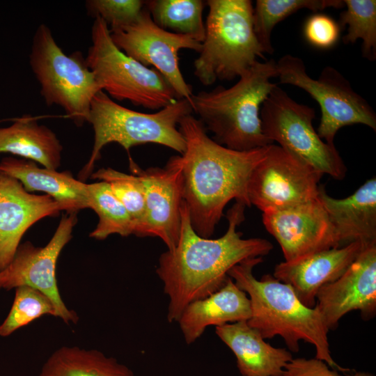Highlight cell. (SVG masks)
I'll return each mask as SVG.
<instances>
[{"label": "cell", "instance_id": "obj_1", "mask_svg": "<svg viewBox=\"0 0 376 376\" xmlns=\"http://www.w3.org/2000/svg\"><path fill=\"white\" fill-rule=\"evenodd\" d=\"M245 207L236 201L227 212V230L221 237L212 239L201 237L194 231L183 201L178 243L160 255L156 269L169 299L167 320L170 323L178 320L189 304L220 289L235 265L266 256L273 249L269 241L259 237L244 239L237 230L244 220Z\"/></svg>", "mask_w": 376, "mask_h": 376}, {"label": "cell", "instance_id": "obj_2", "mask_svg": "<svg viewBox=\"0 0 376 376\" xmlns=\"http://www.w3.org/2000/svg\"><path fill=\"white\" fill-rule=\"evenodd\" d=\"M178 129L185 141V150L180 155L183 201L194 231L209 238L228 202L235 199L251 206L249 179L265 157L268 146L246 151L225 147L211 139L191 114L180 121Z\"/></svg>", "mask_w": 376, "mask_h": 376}, {"label": "cell", "instance_id": "obj_3", "mask_svg": "<svg viewBox=\"0 0 376 376\" xmlns=\"http://www.w3.org/2000/svg\"><path fill=\"white\" fill-rule=\"evenodd\" d=\"M262 261V257L248 259L228 272V276L249 297L251 315L248 324L264 339L281 336L290 352H299L300 340L310 343L315 349L316 359L334 370L350 371L332 358L329 330L315 307L303 304L290 285L273 275L265 274L260 279L253 276V267Z\"/></svg>", "mask_w": 376, "mask_h": 376}, {"label": "cell", "instance_id": "obj_4", "mask_svg": "<svg viewBox=\"0 0 376 376\" xmlns=\"http://www.w3.org/2000/svg\"><path fill=\"white\" fill-rule=\"evenodd\" d=\"M276 62L256 61L230 88L219 86L191 97L192 111L213 139L228 148L246 151L272 144L264 135L260 110L276 84Z\"/></svg>", "mask_w": 376, "mask_h": 376}, {"label": "cell", "instance_id": "obj_5", "mask_svg": "<svg viewBox=\"0 0 376 376\" xmlns=\"http://www.w3.org/2000/svg\"><path fill=\"white\" fill-rule=\"evenodd\" d=\"M192 112L190 102L179 99L155 113H142L125 107L103 91H99L91 101L87 122L94 130V144L79 178L85 180L92 174L102 149L111 143L120 144L127 152L137 145L156 143L182 155L185 150V141L178 125Z\"/></svg>", "mask_w": 376, "mask_h": 376}, {"label": "cell", "instance_id": "obj_6", "mask_svg": "<svg viewBox=\"0 0 376 376\" xmlns=\"http://www.w3.org/2000/svg\"><path fill=\"white\" fill-rule=\"evenodd\" d=\"M205 35L194 73L204 86L230 81L248 70L263 50L253 29V7L249 0H207Z\"/></svg>", "mask_w": 376, "mask_h": 376}, {"label": "cell", "instance_id": "obj_7", "mask_svg": "<svg viewBox=\"0 0 376 376\" xmlns=\"http://www.w3.org/2000/svg\"><path fill=\"white\" fill-rule=\"evenodd\" d=\"M91 45L85 58L102 91L111 99L128 100L135 106L159 110L179 100L175 90L155 68L130 57L111 40L100 17L91 29Z\"/></svg>", "mask_w": 376, "mask_h": 376}, {"label": "cell", "instance_id": "obj_8", "mask_svg": "<svg viewBox=\"0 0 376 376\" xmlns=\"http://www.w3.org/2000/svg\"><path fill=\"white\" fill-rule=\"evenodd\" d=\"M29 63L46 104L61 107L78 127L88 122L91 101L102 90L82 54L67 55L41 24L33 37Z\"/></svg>", "mask_w": 376, "mask_h": 376}, {"label": "cell", "instance_id": "obj_9", "mask_svg": "<svg viewBox=\"0 0 376 376\" xmlns=\"http://www.w3.org/2000/svg\"><path fill=\"white\" fill-rule=\"evenodd\" d=\"M313 108L292 100L277 86L260 110L265 137L321 173L336 180L345 178L347 168L334 145L326 143L313 127Z\"/></svg>", "mask_w": 376, "mask_h": 376}, {"label": "cell", "instance_id": "obj_10", "mask_svg": "<svg viewBox=\"0 0 376 376\" xmlns=\"http://www.w3.org/2000/svg\"><path fill=\"white\" fill-rule=\"evenodd\" d=\"M276 69L281 84L297 86L318 102L321 119L317 132L326 143L334 145L337 132L345 126L363 124L376 130L373 109L334 68H324L318 78L313 79L301 58L285 54L276 63Z\"/></svg>", "mask_w": 376, "mask_h": 376}, {"label": "cell", "instance_id": "obj_11", "mask_svg": "<svg viewBox=\"0 0 376 376\" xmlns=\"http://www.w3.org/2000/svg\"><path fill=\"white\" fill-rule=\"evenodd\" d=\"M322 175L279 146L270 144L249 177V201L263 212L307 203L318 197Z\"/></svg>", "mask_w": 376, "mask_h": 376}, {"label": "cell", "instance_id": "obj_12", "mask_svg": "<svg viewBox=\"0 0 376 376\" xmlns=\"http://www.w3.org/2000/svg\"><path fill=\"white\" fill-rule=\"evenodd\" d=\"M110 35L118 48L143 65L153 66L171 85L178 98L186 99L191 104L192 87L180 71L178 52L188 49L199 53L201 42L159 27L146 6L134 23L110 31Z\"/></svg>", "mask_w": 376, "mask_h": 376}, {"label": "cell", "instance_id": "obj_13", "mask_svg": "<svg viewBox=\"0 0 376 376\" xmlns=\"http://www.w3.org/2000/svg\"><path fill=\"white\" fill-rule=\"evenodd\" d=\"M77 222V214L67 213L45 246H35L29 241L19 244L11 262L0 272V290H10L24 285L38 290L53 303L56 318L66 324H76L79 318L63 301L57 285L56 267L62 249L72 237Z\"/></svg>", "mask_w": 376, "mask_h": 376}, {"label": "cell", "instance_id": "obj_14", "mask_svg": "<svg viewBox=\"0 0 376 376\" xmlns=\"http://www.w3.org/2000/svg\"><path fill=\"white\" fill-rule=\"evenodd\" d=\"M132 173L141 179L146 197V221L142 237L161 239L173 249L177 244L181 226L183 202L182 161L180 155L169 158L163 168L141 169L130 157Z\"/></svg>", "mask_w": 376, "mask_h": 376}, {"label": "cell", "instance_id": "obj_15", "mask_svg": "<svg viewBox=\"0 0 376 376\" xmlns=\"http://www.w3.org/2000/svg\"><path fill=\"white\" fill-rule=\"evenodd\" d=\"M315 308L329 331L336 329L340 320L352 311H359L365 320L375 318L376 244L364 248L338 279L319 290Z\"/></svg>", "mask_w": 376, "mask_h": 376}, {"label": "cell", "instance_id": "obj_16", "mask_svg": "<svg viewBox=\"0 0 376 376\" xmlns=\"http://www.w3.org/2000/svg\"><path fill=\"white\" fill-rule=\"evenodd\" d=\"M263 223L281 246L285 261L340 247L319 197L291 207L263 212Z\"/></svg>", "mask_w": 376, "mask_h": 376}, {"label": "cell", "instance_id": "obj_17", "mask_svg": "<svg viewBox=\"0 0 376 376\" xmlns=\"http://www.w3.org/2000/svg\"><path fill=\"white\" fill-rule=\"evenodd\" d=\"M61 210L50 196L31 194L17 179L0 171V272L11 262L31 226Z\"/></svg>", "mask_w": 376, "mask_h": 376}, {"label": "cell", "instance_id": "obj_18", "mask_svg": "<svg viewBox=\"0 0 376 376\" xmlns=\"http://www.w3.org/2000/svg\"><path fill=\"white\" fill-rule=\"evenodd\" d=\"M364 248L355 242L284 260L276 265L273 276L290 285L303 304L313 308L319 290L338 279Z\"/></svg>", "mask_w": 376, "mask_h": 376}, {"label": "cell", "instance_id": "obj_19", "mask_svg": "<svg viewBox=\"0 0 376 376\" xmlns=\"http://www.w3.org/2000/svg\"><path fill=\"white\" fill-rule=\"evenodd\" d=\"M319 199L334 227L339 246L359 242L376 244V178L365 182L352 195L334 198L320 185Z\"/></svg>", "mask_w": 376, "mask_h": 376}, {"label": "cell", "instance_id": "obj_20", "mask_svg": "<svg viewBox=\"0 0 376 376\" xmlns=\"http://www.w3.org/2000/svg\"><path fill=\"white\" fill-rule=\"evenodd\" d=\"M251 315L248 295L229 276L217 291L189 304L177 322L186 343L190 345L199 338L209 326L248 321Z\"/></svg>", "mask_w": 376, "mask_h": 376}, {"label": "cell", "instance_id": "obj_21", "mask_svg": "<svg viewBox=\"0 0 376 376\" xmlns=\"http://www.w3.org/2000/svg\"><path fill=\"white\" fill-rule=\"evenodd\" d=\"M215 333L235 354L242 376H283L293 359L289 350L267 343L247 321L216 327Z\"/></svg>", "mask_w": 376, "mask_h": 376}, {"label": "cell", "instance_id": "obj_22", "mask_svg": "<svg viewBox=\"0 0 376 376\" xmlns=\"http://www.w3.org/2000/svg\"><path fill=\"white\" fill-rule=\"evenodd\" d=\"M0 171L17 179L29 191H40L56 200L68 214L90 208L87 183L75 179L68 171L40 167L34 161L6 157Z\"/></svg>", "mask_w": 376, "mask_h": 376}, {"label": "cell", "instance_id": "obj_23", "mask_svg": "<svg viewBox=\"0 0 376 376\" xmlns=\"http://www.w3.org/2000/svg\"><path fill=\"white\" fill-rule=\"evenodd\" d=\"M63 146L56 134L23 115L6 127H0V153L8 152L56 170L61 165Z\"/></svg>", "mask_w": 376, "mask_h": 376}, {"label": "cell", "instance_id": "obj_24", "mask_svg": "<svg viewBox=\"0 0 376 376\" xmlns=\"http://www.w3.org/2000/svg\"><path fill=\"white\" fill-rule=\"evenodd\" d=\"M39 376H135L126 366L97 350L63 346L42 367Z\"/></svg>", "mask_w": 376, "mask_h": 376}, {"label": "cell", "instance_id": "obj_25", "mask_svg": "<svg viewBox=\"0 0 376 376\" xmlns=\"http://www.w3.org/2000/svg\"><path fill=\"white\" fill-rule=\"evenodd\" d=\"M205 5L203 0H150L146 1L145 6L159 27L202 43L205 35L203 19Z\"/></svg>", "mask_w": 376, "mask_h": 376}, {"label": "cell", "instance_id": "obj_26", "mask_svg": "<svg viewBox=\"0 0 376 376\" xmlns=\"http://www.w3.org/2000/svg\"><path fill=\"white\" fill-rule=\"evenodd\" d=\"M341 0H257L253 8V29L263 53L272 54L271 36L276 24L301 9L313 12L341 8Z\"/></svg>", "mask_w": 376, "mask_h": 376}, {"label": "cell", "instance_id": "obj_27", "mask_svg": "<svg viewBox=\"0 0 376 376\" xmlns=\"http://www.w3.org/2000/svg\"><path fill=\"white\" fill-rule=\"evenodd\" d=\"M90 208L97 214L99 221L90 237L104 240L112 234L127 237L134 234L132 220L120 201L104 181L87 184Z\"/></svg>", "mask_w": 376, "mask_h": 376}, {"label": "cell", "instance_id": "obj_28", "mask_svg": "<svg viewBox=\"0 0 376 376\" xmlns=\"http://www.w3.org/2000/svg\"><path fill=\"white\" fill-rule=\"evenodd\" d=\"M346 9L340 15V28L347 26L343 37L345 44L362 40V55L370 61L376 58V1L344 0Z\"/></svg>", "mask_w": 376, "mask_h": 376}, {"label": "cell", "instance_id": "obj_29", "mask_svg": "<svg viewBox=\"0 0 376 376\" xmlns=\"http://www.w3.org/2000/svg\"><path fill=\"white\" fill-rule=\"evenodd\" d=\"M91 178L107 182L114 195L129 213L134 234L142 237L146 221V197L143 185L134 174H127L111 168H102L92 173Z\"/></svg>", "mask_w": 376, "mask_h": 376}, {"label": "cell", "instance_id": "obj_30", "mask_svg": "<svg viewBox=\"0 0 376 376\" xmlns=\"http://www.w3.org/2000/svg\"><path fill=\"white\" fill-rule=\"evenodd\" d=\"M44 315L57 317L56 308L45 294L29 286L15 288L11 308L0 325V336H10L18 329Z\"/></svg>", "mask_w": 376, "mask_h": 376}, {"label": "cell", "instance_id": "obj_31", "mask_svg": "<svg viewBox=\"0 0 376 376\" xmlns=\"http://www.w3.org/2000/svg\"><path fill=\"white\" fill-rule=\"evenodd\" d=\"M145 4L142 0H88L86 8L91 16L103 19L112 31L134 23Z\"/></svg>", "mask_w": 376, "mask_h": 376}, {"label": "cell", "instance_id": "obj_32", "mask_svg": "<svg viewBox=\"0 0 376 376\" xmlns=\"http://www.w3.org/2000/svg\"><path fill=\"white\" fill-rule=\"evenodd\" d=\"M340 28L330 16L324 13H314L306 21L304 35L312 46L320 49H329L337 42Z\"/></svg>", "mask_w": 376, "mask_h": 376}, {"label": "cell", "instance_id": "obj_33", "mask_svg": "<svg viewBox=\"0 0 376 376\" xmlns=\"http://www.w3.org/2000/svg\"><path fill=\"white\" fill-rule=\"evenodd\" d=\"M283 376H341L323 361L313 358H295L287 363ZM352 376H375L369 372H356Z\"/></svg>", "mask_w": 376, "mask_h": 376}, {"label": "cell", "instance_id": "obj_34", "mask_svg": "<svg viewBox=\"0 0 376 376\" xmlns=\"http://www.w3.org/2000/svg\"><path fill=\"white\" fill-rule=\"evenodd\" d=\"M240 376H242V375H240Z\"/></svg>", "mask_w": 376, "mask_h": 376}]
</instances>
